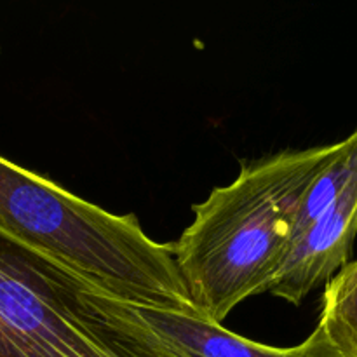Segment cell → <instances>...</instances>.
Segmentation results:
<instances>
[{
	"mask_svg": "<svg viewBox=\"0 0 357 357\" xmlns=\"http://www.w3.org/2000/svg\"><path fill=\"white\" fill-rule=\"evenodd\" d=\"M340 145L243 162L232 183L192 208L173 257L201 319L222 324L244 300L268 293L291 250L300 202Z\"/></svg>",
	"mask_w": 357,
	"mask_h": 357,
	"instance_id": "cell-1",
	"label": "cell"
},
{
	"mask_svg": "<svg viewBox=\"0 0 357 357\" xmlns=\"http://www.w3.org/2000/svg\"><path fill=\"white\" fill-rule=\"evenodd\" d=\"M0 232L143 309L197 316L173 244L0 157ZM199 317V316H197Z\"/></svg>",
	"mask_w": 357,
	"mask_h": 357,
	"instance_id": "cell-2",
	"label": "cell"
},
{
	"mask_svg": "<svg viewBox=\"0 0 357 357\" xmlns=\"http://www.w3.org/2000/svg\"><path fill=\"white\" fill-rule=\"evenodd\" d=\"M0 357H181L138 307L0 232Z\"/></svg>",
	"mask_w": 357,
	"mask_h": 357,
	"instance_id": "cell-3",
	"label": "cell"
},
{
	"mask_svg": "<svg viewBox=\"0 0 357 357\" xmlns=\"http://www.w3.org/2000/svg\"><path fill=\"white\" fill-rule=\"evenodd\" d=\"M357 236V180L293 243L268 293L300 305L349 264Z\"/></svg>",
	"mask_w": 357,
	"mask_h": 357,
	"instance_id": "cell-4",
	"label": "cell"
},
{
	"mask_svg": "<svg viewBox=\"0 0 357 357\" xmlns=\"http://www.w3.org/2000/svg\"><path fill=\"white\" fill-rule=\"evenodd\" d=\"M143 319L181 357H342L317 323L316 330L295 347L279 349L257 344L197 316L173 310L143 309Z\"/></svg>",
	"mask_w": 357,
	"mask_h": 357,
	"instance_id": "cell-5",
	"label": "cell"
},
{
	"mask_svg": "<svg viewBox=\"0 0 357 357\" xmlns=\"http://www.w3.org/2000/svg\"><path fill=\"white\" fill-rule=\"evenodd\" d=\"M319 324L342 357H357V260L324 284Z\"/></svg>",
	"mask_w": 357,
	"mask_h": 357,
	"instance_id": "cell-6",
	"label": "cell"
}]
</instances>
